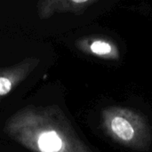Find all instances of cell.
<instances>
[{
    "label": "cell",
    "instance_id": "obj_3",
    "mask_svg": "<svg viewBox=\"0 0 152 152\" xmlns=\"http://www.w3.org/2000/svg\"><path fill=\"white\" fill-rule=\"evenodd\" d=\"M91 49L94 53L103 55V54H107V53H110L111 46L106 42L97 41V42L93 43V45H91Z\"/></svg>",
    "mask_w": 152,
    "mask_h": 152
},
{
    "label": "cell",
    "instance_id": "obj_1",
    "mask_svg": "<svg viewBox=\"0 0 152 152\" xmlns=\"http://www.w3.org/2000/svg\"><path fill=\"white\" fill-rule=\"evenodd\" d=\"M112 132L121 140L131 141L134 135V129L127 119L123 117H115L110 123Z\"/></svg>",
    "mask_w": 152,
    "mask_h": 152
},
{
    "label": "cell",
    "instance_id": "obj_2",
    "mask_svg": "<svg viewBox=\"0 0 152 152\" xmlns=\"http://www.w3.org/2000/svg\"><path fill=\"white\" fill-rule=\"evenodd\" d=\"M38 147L42 152H57L61 148V140L55 132L45 133L38 139Z\"/></svg>",
    "mask_w": 152,
    "mask_h": 152
},
{
    "label": "cell",
    "instance_id": "obj_4",
    "mask_svg": "<svg viewBox=\"0 0 152 152\" xmlns=\"http://www.w3.org/2000/svg\"><path fill=\"white\" fill-rule=\"evenodd\" d=\"M11 82L5 77H0V95L6 94L11 90Z\"/></svg>",
    "mask_w": 152,
    "mask_h": 152
}]
</instances>
